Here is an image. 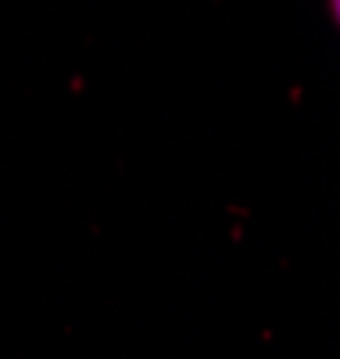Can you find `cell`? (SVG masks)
<instances>
[{
	"label": "cell",
	"instance_id": "obj_1",
	"mask_svg": "<svg viewBox=\"0 0 340 359\" xmlns=\"http://www.w3.org/2000/svg\"><path fill=\"white\" fill-rule=\"evenodd\" d=\"M330 8H333V15H337V22H340V0H330Z\"/></svg>",
	"mask_w": 340,
	"mask_h": 359
}]
</instances>
